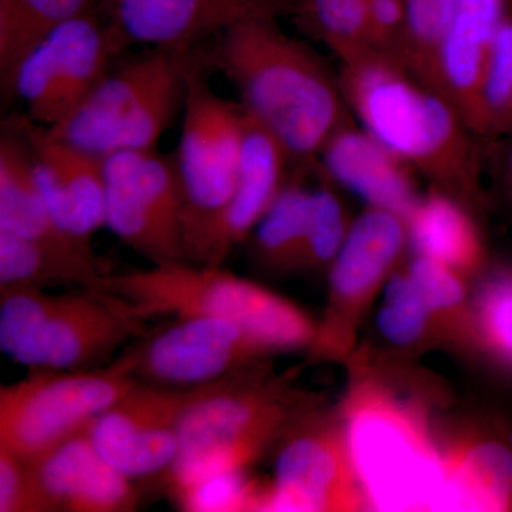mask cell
<instances>
[{
	"mask_svg": "<svg viewBox=\"0 0 512 512\" xmlns=\"http://www.w3.org/2000/svg\"><path fill=\"white\" fill-rule=\"evenodd\" d=\"M191 56L235 87L245 114L292 161L318 160L330 138L350 124L339 80L308 46L286 35L276 18L242 20Z\"/></svg>",
	"mask_w": 512,
	"mask_h": 512,
	"instance_id": "1",
	"label": "cell"
},
{
	"mask_svg": "<svg viewBox=\"0 0 512 512\" xmlns=\"http://www.w3.org/2000/svg\"><path fill=\"white\" fill-rule=\"evenodd\" d=\"M350 359L338 417L367 510L448 511L446 458L429 404L400 392L365 353Z\"/></svg>",
	"mask_w": 512,
	"mask_h": 512,
	"instance_id": "2",
	"label": "cell"
},
{
	"mask_svg": "<svg viewBox=\"0 0 512 512\" xmlns=\"http://www.w3.org/2000/svg\"><path fill=\"white\" fill-rule=\"evenodd\" d=\"M340 63V89L367 133L439 190L476 204L481 194L476 134L456 107L392 57L367 52Z\"/></svg>",
	"mask_w": 512,
	"mask_h": 512,
	"instance_id": "3",
	"label": "cell"
},
{
	"mask_svg": "<svg viewBox=\"0 0 512 512\" xmlns=\"http://www.w3.org/2000/svg\"><path fill=\"white\" fill-rule=\"evenodd\" d=\"M265 370V365L252 367L198 389L181 417L177 458L164 477L170 490L248 470L316 407Z\"/></svg>",
	"mask_w": 512,
	"mask_h": 512,
	"instance_id": "4",
	"label": "cell"
},
{
	"mask_svg": "<svg viewBox=\"0 0 512 512\" xmlns=\"http://www.w3.org/2000/svg\"><path fill=\"white\" fill-rule=\"evenodd\" d=\"M97 291L117 299L144 322L157 316L232 320L278 353L311 348L318 329V323L289 299L222 266L174 262L106 274Z\"/></svg>",
	"mask_w": 512,
	"mask_h": 512,
	"instance_id": "5",
	"label": "cell"
},
{
	"mask_svg": "<svg viewBox=\"0 0 512 512\" xmlns=\"http://www.w3.org/2000/svg\"><path fill=\"white\" fill-rule=\"evenodd\" d=\"M143 333L144 320L97 289L0 288V349L30 370L97 369Z\"/></svg>",
	"mask_w": 512,
	"mask_h": 512,
	"instance_id": "6",
	"label": "cell"
},
{
	"mask_svg": "<svg viewBox=\"0 0 512 512\" xmlns=\"http://www.w3.org/2000/svg\"><path fill=\"white\" fill-rule=\"evenodd\" d=\"M190 55L151 49L109 72L47 134L101 158L153 150L184 109Z\"/></svg>",
	"mask_w": 512,
	"mask_h": 512,
	"instance_id": "7",
	"label": "cell"
},
{
	"mask_svg": "<svg viewBox=\"0 0 512 512\" xmlns=\"http://www.w3.org/2000/svg\"><path fill=\"white\" fill-rule=\"evenodd\" d=\"M140 382L131 349L109 366L35 369L0 387V448L28 461L89 429L101 413Z\"/></svg>",
	"mask_w": 512,
	"mask_h": 512,
	"instance_id": "8",
	"label": "cell"
},
{
	"mask_svg": "<svg viewBox=\"0 0 512 512\" xmlns=\"http://www.w3.org/2000/svg\"><path fill=\"white\" fill-rule=\"evenodd\" d=\"M175 164L184 192L185 262L224 210L237 181L245 111L212 89L192 59Z\"/></svg>",
	"mask_w": 512,
	"mask_h": 512,
	"instance_id": "9",
	"label": "cell"
},
{
	"mask_svg": "<svg viewBox=\"0 0 512 512\" xmlns=\"http://www.w3.org/2000/svg\"><path fill=\"white\" fill-rule=\"evenodd\" d=\"M409 244L407 220L394 212L369 207L352 221L329 268L328 303L309 348L312 360L348 362L363 319Z\"/></svg>",
	"mask_w": 512,
	"mask_h": 512,
	"instance_id": "10",
	"label": "cell"
},
{
	"mask_svg": "<svg viewBox=\"0 0 512 512\" xmlns=\"http://www.w3.org/2000/svg\"><path fill=\"white\" fill-rule=\"evenodd\" d=\"M106 227L151 265L185 262L184 192L175 158L156 150L104 158Z\"/></svg>",
	"mask_w": 512,
	"mask_h": 512,
	"instance_id": "11",
	"label": "cell"
},
{
	"mask_svg": "<svg viewBox=\"0 0 512 512\" xmlns=\"http://www.w3.org/2000/svg\"><path fill=\"white\" fill-rule=\"evenodd\" d=\"M119 55L99 8L57 26L23 57L5 96L28 107V119L53 127L70 113L110 72Z\"/></svg>",
	"mask_w": 512,
	"mask_h": 512,
	"instance_id": "12",
	"label": "cell"
},
{
	"mask_svg": "<svg viewBox=\"0 0 512 512\" xmlns=\"http://www.w3.org/2000/svg\"><path fill=\"white\" fill-rule=\"evenodd\" d=\"M278 444L274 478L262 487L258 511L367 510L338 416L313 407Z\"/></svg>",
	"mask_w": 512,
	"mask_h": 512,
	"instance_id": "13",
	"label": "cell"
},
{
	"mask_svg": "<svg viewBox=\"0 0 512 512\" xmlns=\"http://www.w3.org/2000/svg\"><path fill=\"white\" fill-rule=\"evenodd\" d=\"M131 352L140 382L183 389L264 365L278 353L245 326L217 318H175Z\"/></svg>",
	"mask_w": 512,
	"mask_h": 512,
	"instance_id": "14",
	"label": "cell"
},
{
	"mask_svg": "<svg viewBox=\"0 0 512 512\" xmlns=\"http://www.w3.org/2000/svg\"><path fill=\"white\" fill-rule=\"evenodd\" d=\"M197 387L138 382L90 424L97 451L124 476H167L180 446V423Z\"/></svg>",
	"mask_w": 512,
	"mask_h": 512,
	"instance_id": "15",
	"label": "cell"
},
{
	"mask_svg": "<svg viewBox=\"0 0 512 512\" xmlns=\"http://www.w3.org/2000/svg\"><path fill=\"white\" fill-rule=\"evenodd\" d=\"M116 52L133 45L190 55L252 18L288 15L286 0H100Z\"/></svg>",
	"mask_w": 512,
	"mask_h": 512,
	"instance_id": "16",
	"label": "cell"
},
{
	"mask_svg": "<svg viewBox=\"0 0 512 512\" xmlns=\"http://www.w3.org/2000/svg\"><path fill=\"white\" fill-rule=\"evenodd\" d=\"M32 154L33 175L59 227L87 249L106 227L104 158L47 134L28 117L16 121Z\"/></svg>",
	"mask_w": 512,
	"mask_h": 512,
	"instance_id": "17",
	"label": "cell"
},
{
	"mask_svg": "<svg viewBox=\"0 0 512 512\" xmlns=\"http://www.w3.org/2000/svg\"><path fill=\"white\" fill-rule=\"evenodd\" d=\"M292 158L284 147L245 114L244 146L234 190L188 262L222 266L232 249L247 241L278 197Z\"/></svg>",
	"mask_w": 512,
	"mask_h": 512,
	"instance_id": "18",
	"label": "cell"
},
{
	"mask_svg": "<svg viewBox=\"0 0 512 512\" xmlns=\"http://www.w3.org/2000/svg\"><path fill=\"white\" fill-rule=\"evenodd\" d=\"M0 229L28 239L89 276L96 289L107 274L93 249L77 244L57 224L37 188L28 141L16 121L3 130L0 141Z\"/></svg>",
	"mask_w": 512,
	"mask_h": 512,
	"instance_id": "19",
	"label": "cell"
},
{
	"mask_svg": "<svg viewBox=\"0 0 512 512\" xmlns=\"http://www.w3.org/2000/svg\"><path fill=\"white\" fill-rule=\"evenodd\" d=\"M510 15L505 0H457L437 57V90L480 136L481 92L498 30Z\"/></svg>",
	"mask_w": 512,
	"mask_h": 512,
	"instance_id": "20",
	"label": "cell"
},
{
	"mask_svg": "<svg viewBox=\"0 0 512 512\" xmlns=\"http://www.w3.org/2000/svg\"><path fill=\"white\" fill-rule=\"evenodd\" d=\"M87 430L32 461L50 512L136 510L133 480L101 457Z\"/></svg>",
	"mask_w": 512,
	"mask_h": 512,
	"instance_id": "21",
	"label": "cell"
},
{
	"mask_svg": "<svg viewBox=\"0 0 512 512\" xmlns=\"http://www.w3.org/2000/svg\"><path fill=\"white\" fill-rule=\"evenodd\" d=\"M322 174L348 188L369 207L409 218L419 201L412 167L383 146L365 128H340L318 157Z\"/></svg>",
	"mask_w": 512,
	"mask_h": 512,
	"instance_id": "22",
	"label": "cell"
},
{
	"mask_svg": "<svg viewBox=\"0 0 512 512\" xmlns=\"http://www.w3.org/2000/svg\"><path fill=\"white\" fill-rule=\"evenodd\" d=\"M448 511H512V434L484 424L443 444Z\"/></svg>",
	"mask_w": 512,
	"mask_h": 512,
	"instance_id": "23",
	"label": "cell"
},
{
	"mask_svg": "<svg viewBox=\"0 0 512 512\" xmlns=\"http://www.w3.org/2000/svg\"><path fill=\"white\" fill-rule=\"evenodd\" d=\"M416 255L433 259L470 281L485 264L483 237L463 202L433 190L420 197L407 218Z\"/></svg>",
	"mask_w": 512,
	"mask_h": 512,
	"instance_id": "24",
	"label": "cell"
},
{
	"mask_svg": "<svg viewBox=\"0 0 512 512\" xmlns=\"http://www.w3.org/2000/svg\"><path fill=\"white\" fill-rule=\"evenodd\" d=\"M311 202L312 188L306 187L301 175L288 177L247 239L252 262L259 269L276 275L301 271Z\"/></svg>",
	"mask_w": 512,
	"mask_h": 512,
	"instance_id": "25",
	"label": "cell"
},
{
	"mask_svg": "<svg viewBox=\"0 0 512 512\" xmlns=\"http://www.w3.org/2000/svg\"><path fill=\"white\" fill-rule=\"evenodd\" d=\"M100 0H0L2 93L30 50L67 20L99 8Z\"/></svg>",
	"mask_w": 512,
	"mask_h": 512,
	"instance_id": "26",
	"label": "cell"
},
{
	"mask_svg": "<svg viewBox=\"0 0 512 512\" xmlns=\"http://www.w3.org/2000/svg\"><path fill=\"white\" fill-rule=\"evenodd\" d=\"M406 271L429 309L439 342L473 350L467 279L446 265L420 255H414Z\"/></svg>",
	"mask_w": 512,
	"mask_h": 512,
	"instance_id": "27",
	"label": "cell"
},
{
	"mask_svg": "<svg viewBox=\"0 0 512 512\" xmlns=\"http://www.w3.org/2000/svg\"><path fill=\"white\" fill-rule=\"evenodd\" d=\"M370 0H286L299 28L343 60L372 52L367 37Z\"/></svg>",
	"mask_w": 512,
	"mask_h": 512,
	"instance_id": "28",
	"label": "cell"
},
{
	"mask_svg": "<svg viewBox=\"0 0 512 512\" xmlns=\"http://www.w3.org/2000/svg\"><path fill=\"white\" fill-rule=\"evenodd\" d=\"M471 346L512 375V268L485 276L471 296Z\"/></svg>",
	"mask_w": 512,
	"mask_h": 512,
	"instance_id": "29",
	"label": "cell"
},
{
	"mask_svg": "<svg viewBox=\"0 0 512 512\" xmlns=\"http://www.w3.org/2000/svg\"><path fill=\"white\" fill-rule=\"evenodd\" d=\"M377 326L394 348L417 350L439 342L429 309L406 268H397L384 285Z\"/></svg>",
	"mask_w": 512,
	"mask_h": 512,
	"instance_id": "30",
	"label": "cell"
},
{
	"mask_svg": "<svg viewBox=\"0 0 512 512\" xmlns=\"http://www.w3.org/2000/svg\"><path fill=\"white\" fill-rule=\"evenodd\" d=\"M56 288L77 286L80 289H96L89 278L63 264L45 249L13 232L0 229V288Z\"/></svg>",
	"mask_w": 512,
	"mask_h": 512,
	"instance_id": "31",
	"label": "cell"
},
{
	"mask_svg": "<svg viewBox=\"0 0 512 512\" xmlns=\"http://www.w3.org/2000/svg\"><path fill=\"white\" fill-rule=\"evenodd\" d=\"M456 5L457 0H406V33L400 63L436 90L437 57Z\"/></svg>",
	"mask_w": 512,
	"mask_h": 512,
	"instance_id": "32",
	"label": "cell"
},
{
	"mask_svg": "<svg viewBox=\"0 0 512 512\" xmlns=\"http://www.w3.org/2000/svg\"><path fill=\"white\" fill-rule=\"evenodd\" d=\"M352 225L335 188L326 181L312 188L311 214L301 271L329 269Z\"/></svg>",
	"mask_w": 512,
	"mask_h": 512,
	"instance_id": "33",
	"label": "cell"
},
{
	"mask_svg": "<svg viewBox=\"0 0 512 512\" xmlns=\"http://www.w3.org/2000/svg\"><path fill=\"white\" fill-rule=\"evenodd\" d=\"M512 133V15L498 30L481 92L480 136Z\"/></svg>",
	"mask_w": 512,
	"mask_h": 512,
	"instance_id": "34",
	"label": "cell"
},
{
	"mask_svg": "<svg viewBox=\"0 0 512 512\" xmlns=\"http://www.w3.org/2000/svg\"><path fill=\"white\" fill-rule=\"evenodd\" d=\"M248 470L217 474L171 488L175 503L184 511H258L262 487Z\"/></svg>",
	"mask_w": 512,
	"mask_h": 512,
	"instance_id": "35",
	"label": "cell"
},
{
	"mask_svg": "<svg viewBox=\"0 0 512 512\" xmlns=\"http://www.w3.org/2000/svg\"><path fill=\"white\" fill-rule=\"evenodd\" d=\"M0 512H50L35 464L0 448Z\"/></svg>",
	"mask_w": 512,
	"mask_h": 512,
	"instance_id": "36",
	"label": "cell"
},
{
	"mask_svg": "<svg viewBox=\"0 0 512 512\" xmlns=\"http://www.w3.org/2000/svg\"><path fill=\"white\" fill-rule=\"evenodd\" d=\"M406 22V0H370L367 13L370 50L400 63Z\"/></svg>",
	"mask_w": 512,
	"mask_h": 512,
	"instance_id": "37",
	"label": "cell"
},
{
	"mask_svg": "<svg viewBox=\"0 0 512 512\" xmlns=\"http://www.w3.org/2000/svg\"><path fill=\"white\" fill-rule=\"evenodd\" d=\"M505 5H507L508 13L512 15V0H505Z\"/></svg>",
	"mask_w": 512,
	"mask_h": 512,
	"instance_id": "38",
	"label": "cell"
},
{
	"mask_svg": "<svg viewBox=\"0 0 512 512\" xmlns=\"http://www.w3.org/2000/svg\"><path fill=\"white\" fill-rule=\"evenodd\" d=\"M511 190H512V160H511Z\"/></svg>",
	"mask_w": 512,
	"mask_h": 512,
	"instance_id": "39",
	"label": "cell"
}]
</instances>
